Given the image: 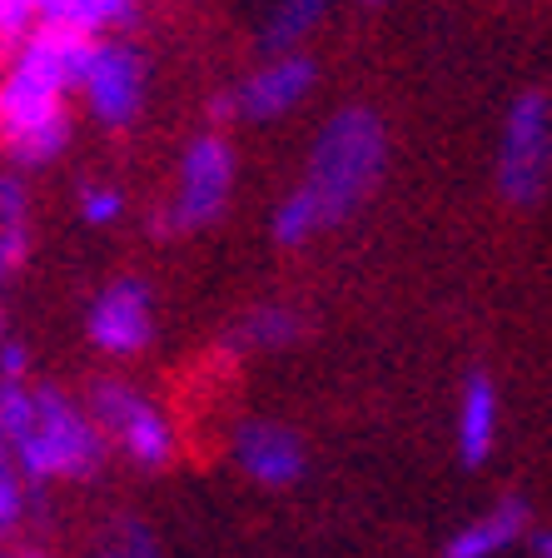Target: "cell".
Masks as SVG:
<instances>
[{
	"label": "cell",
	"mask_w": 552,
	"mask_h": 558,
	"mask_svg": "<svg viewBox=\"0 0 552 558\" xmlns=\"http://www.w3.org/2000/svg\"><path fill=\"white\" fill-rule=\"evenodd\" d=\"M95 40L60 25H35L15 46L11 75L0 90V125L21 165H56L70 150V110L65 100L85 90Z\"/></svg>",
	"instance_id": "1"
},
{
	"label": "cell",
	"mask_w": 552,
	"mask_h": 558,
	"mask_svg": "<svg viewBox=\"0 0 552 558\" xmlns=\"http://www.w3.org/2000/svg\"><path fill=\"white\" fill-rule=\"evenodd\" d=\"M383 170H389V125L368 105H348L314 135L299 190H309L329 225H344L379 190Z\"/></svg>",
	"instance_id": "2"
},
{
	"label": "cell",
	"mask_w": 552,
	"mask_h": 558,
	"mask_svg": "<svg viewBox=\"0 0 552 558\" xmlns=\"http://www.w3.org/2000/svg\"><path fill=\"white\" fill-rule=\"evenodd\" d=\"M110 453V434L100 429V418L90 414V404L70 399L56 384H35V414L11 444L5 459L25 474L30 488H50V484H81L95 478L105 469Z\"/></svg>",
	"instance_id": "3"
},
{
	"label": "cell",
	"mask_w": 552,
	"mask_h": 558,
	"mask_svg": "<svg viewBox=\"0 0 552 558\" xmlns=\"http://www.w3.org/2000/svg\"><path fill=\"white\" fill-rule=\"evenodd\" d=\"M552 185V100L523 90L507 105L498 135V195L507 205H532Z\"/></svg>",
	"instance_id": "4"
},
{
	"label": "cell",
	"mask_w": 552,
	"mask_h": 558,
	"mask_svg": "<svg viewBox=\"0 0 552 558\" xmlns=\"http://www.w3.org/2000/svg\"><path fill=\"white\" fill-rule=\"evenodd\" d=\"M234 180H240V160L234 145L214 130L195 135L180 150V174H174V199L160 215V230H205L214 225L234 199Z\"/></svg>",
	"instance_id": "5"
},
{
	"label": "cell",
	"mask_w": 552,
	"mask_h": 558,
	"mask_svg": "<svg viewBox=\"0 0 552 558\" xmlns=\"http://www.w3.org/2000/svg\"><path fill=\"white\" fill-rule=\"evenodd\" d=\"M90 414L100 418V429L110 434V444H115L135 469H164L174 459V449H180L170 414H164L145 389H135V384H125V379H95Z\"/></svg>",
	"instance_id": "6"
},
{
	"label": "cell",
	"mask_w": 552,
	"mask_h": 558,
	"mask_svg": "<svg viewBox=\"0 0 552 558\" xmlns=\"http://www.w3.org/2000/svg\"><path fill=\"white\" fill-rule=\"evenodd\" d=\"M85 335L100 354L110 360H130L139 349H150L155 339V290L139 275H120L95 294L90 314H85Z\"/></svg>",
	"instance_id": "7"
},
{
	"label": "cell",
	"mask_w": 552,
	"mask_h": 558,
	"mask_svg": "<svg viewBox=\"0 0 552 558\" xmlns=\"http://www.w3.org/2000/svg\"><path fill=\"white\" fill-rule=\"evenodd\" d=\"M81 95L105 130H130L145 110V56L130 40H95Z\"/></svg>",
	"instance_id": "8"
},
{
	"label": "cell",
	"mask_w": 552,
	"mask_h": 558,
	"mask_svg": "<svg viewBox=\"0 0 552 558\" xmlns=\"http://www.w3.org/2000/svg\"><path fill=\"white\" fill-rule=\"evenodd\" d=\"M230 453L240 474L254 478L259 488H289L299 484L304 469H309L304 439L289 424H274V418H244L230 439Z\"/></svg>",
	"instance_id": "9"
},
{
	"label": "cell",
	"mask_w": 552,
	"mask_h": 558,
	"mask_svg": "<svg viewBox=\"0 0 552 558\" xmlns=\"http://www.w3.org/2000/svg\"><path fill=\"white\" fill-rule=\"evenodd\" d=\"M319 81V65L314 56H299V50H289V56H269L259 70H249V81H240V116L254 120V125H269V120L289 116L304 95L314 90Z\"/></svg>",
	"instance_id": "10"
},
{
	"label": "cell",
	"mask_w": 552,
	"mask_h": 558,
	"mask_svg": "<svg viewBox=\"0 0 552 558\" xmlns=\"http://www.w3.org/2000/svg\"><path fill=\"white\" fill-rule=\"evenodd\" d=\"M528 534V504L523 499H503L483 513V519H468L458 534L449 538V554L443 558H498L503 548H513Z\"/></svg>",
	"instance_id": "11"
},
{
	"label": "cell",
	"mask_w": 552,
	"mask_h": 558,
	"mask_svg": "<svg viewBox=\"0 0 552 558\" xmlns=\"http://www.w3.org/2000/svg\"><path fill=\"white\" fill-rule=\"evenodd\" d=\"M498 444V389L488 374H468L458 395V459L478 469Z\"/></svg>",
	"instance_id": "12"
},
{
	"label": "cell",
	"mask_w": 552,
	"mask_h": 558,
	"mask_svg": "<svg viewBox=\"0 0 552 558\" xmlns=\"http://www.w3.org/2000/svg\"><path fill=\"white\" fill-rule=\"evenodd\" d=\"M130 15H135V0H46L40 25H60V31H81L100 40L105 31H120Z\"/></svg>",
	"instance_id": "13"
},
{
	"label": "cell",
	"mask_w": 552,
	"mask_h": 558,
	"mask_svg": "<svg viewBox=\"0 0 552 558\" xmlns=\"http://www.w3.org/2000/svg\"><path fill=\"white\" fill-rule=\"evenodd\" d=\"M323 15H329V0H279L265 25V50L269 56H289L299 40H309V31Z\"/></svg>",
	"instance_id": "14"
},
{
	"label": "cell",
	"mask_w": 552,
	"mask_h": 558,
	"mask_svg": "<svg viewBox=\"0 0 552 558\" xmlns=\"http://www.w3.org/2000/svg\"><path fill=\"white\" fill-rule=\"evenodd\" d=\"M319 230H329V220H323V209L314 205L309 190H289L284 199L274 205V215H269V234H274L284 250H299V244H309Z\"/></svg>",
	"instance_id": "15"
},
{
	"label": "cell",
	"mask_w": 552,
	"mask_h": 558,
	"mask_svg": "<svg viewBox=\"0 0 552 558\" xmlns=\"http://www.w3.org/2000/svg\"><path fill=\"white\" fill-rule=\"evenodd\" d=\"M304 329V319L289 304H259V310H249V319L240 325V344L249 349H284L294 344Z\"/></svg>",
	"instance_id": "16"
},
{
	"label": "cell",
	"mask_w": 552,
	"mask_h": 558,
	"mask_svg": "<svg viewBox=\"0 0 552 558\" xmlns=\"http://www.w3.org/2000/svg\"><path fill=\"white\" fill-rule=\"evenodd\" d=\"M100 558H160V538H155L150 523L115 519L100 538Z\"/></svg>",
	"instance_id": "17"
},
{
	"label": "cell",
	"mask_w": 552,
	"mask_h": 558,
	"mask_svg": "<svg viewBox=\"0 0 552 558\" xmlns=\"http://www.w3.org/2000/svg\"><path fill=\"white\" fill-rule=\"evenodd\" d=\"M30 494H35V488L25 484V474L11 464V459H5V464H0V529H5V534H15V529H21Z\"/></svg>",
	"instance_id": "18"
},
{
	"label": "cell",
	"mask_w": 552,
	"mask_h": 558,
	"mask_svg": "<svg viewBox=\"0 0 552 558\" xmlns=\"http://www.w3.org/2000/svg\"><path fill=\"white\" fill-rule=\"evenodd\" d=\"M40 21H46V0H0V35H5V46H21Z\"/></svg>",
	"instance_id": "19"
},
{
	"label": "cell",
	"mask_w": 552,
	"mask_h": 558,
	"mask_svg": "<svg viewBox=\"0 0 552 558\" xmlns=\"http://www.w3.org/2000/svg\"><path fill=\"white\" fill-rule=\"evenodd\" d=\"M125 215V195L115 185H85L81 190V220L85 225H115Z\"/></svg>",
	"instance_id": "20"
},
{
	"label": "cell",
	"mask_w": 552,
	"mask_h": 558,
	"mask_svg": "<svg viewBox=\"0 0 552 558\" xmlns=\"http://www.w3.org/2000/svg\"><path fill=\"white\" fill-rule=\"evenodd\" d=\"M25 240H30L25 220H0V269H5V275L25 259Z\"/></svg>",
	"instance_id": "21"
},
{
	"label": "cell",
	"mask_w": 552,
	"mask_h": 558,
	"mask_svg": "<svg viewBox=\"0 0 552 558\" xmlns=\"http://www.w3.org/2000/svg\"><path fill=\"white\" fill-rule=\"evenodd\" d=\"M25 344L21 339H5V344H0V379H25Z\"/></svg>",
	"instance_id": "22"
},
{
	"label": "cell",
	"mask_w": 552,
	"mask_h": 558,
	"mask_svg": "<svg viewBox=\"0 0 552 558\" xmlns=\"http://www.w3.org/2000/svg\"><path fill=\"white\" fill-rule=\"evenodd\" d=\"M230 116H240V95H214L209 100V120H230Z\"/></svg>",
	"instance_id": "23"
},
{
	"label": "cell",
	"mask_w": 552,
	"mask_h": 558,
	"mask_svg": "<svg viewBox=\"0 0 552 558\" xmlns=\"http://www.w3.org/2000/svg\"><path fill=\"white\" fill-rule=\"evenodd\" d=\"M532 558H552V529H538V534H532Z\"/></svg>",
	"instance_id": "24"
},
{
	"label": "cell",
	"mask_w": 552,
	"mask_h": 558,
	"mask_svg": "<svg viewBox=\"0 0 552 558\" xmlns=\"http://www.w3.org/2000/svg\"><path fill=\"white\" fill-rule=\"evenodd\" d=\"M11 558H50V554H40V548H21V554H11Z\"/></svg>",
	"instance_id": "25"
}]
</instances>
